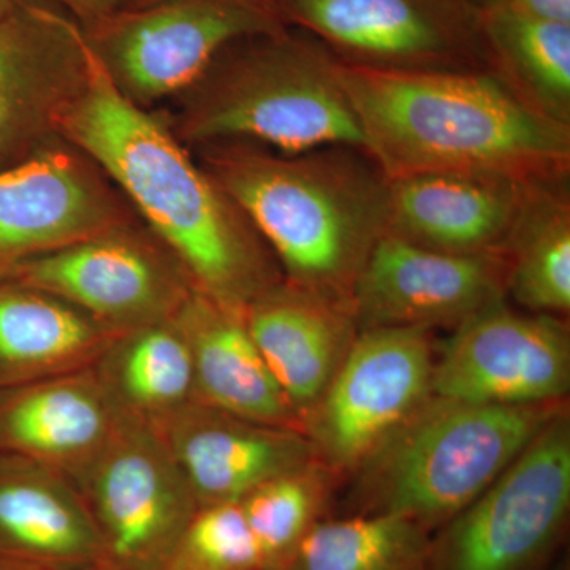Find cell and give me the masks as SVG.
Masks as SVG:
<instances>
[{
  "mask_svg": "<svg viewBox=\"0 0 570 570\" xmlns=\"http://www.w3.org/2000/svg\"><path fill=\"white\" fill-rule=\"evenodd\" d=\"M59 134L102 168L141 223L178 257L195 291L245 313L284 279L234 198L163 115L137 107L112 86L94 55L88 82L63 115Z\"/></svg>",
  "mask_w": 570,
  "mask_h": 570,
  "instance_id": "1",
  "label": "cell"
},
{
  "mask_svg": "<svg viewBox=\"0 0 570 570\" xmlns=\"http://www.w3.org/2000/svg\"><path fill=\"white\" fill-rule=\"evenodd\" d=\"M365 137L387 179L485 174L524 183L569 178L570 126L535 110L493 70H376L337 61Z\"/></svg>",
  "mask_w": 570,
  "mask_h": 570,
  "instance_id": "2",
  "label": "cell"
},
{
  "mask_svg": "<svg viewBox=\"0 0 570 570\" xmlns=\"http://www.w3.org/2000/svg\"><path fill=\"white\" fill-rule=\"evenodd\" d=\"M193 149L249 217L287 283L351 305L356 277L387 234V178L365 151L281 153L250 141Z\"/></svg>",
  "mask_w": 570,
  "mask_h": 570,
  "instance_id": "3",
  "label": "cell"
},
{
  "mask_svg": "<svg viewBox=\"0 0 570 570\" xmlns=\"http://www.w3.org/2000/svg\"><path fill=\"white\" fill-rule=\"evenodd\" d=\"M175 100L174 115L164 118L187 148L250 141L281 153L365 151L337 59L296 29L235 41Z\"/></svg>",
  "mask_w": 570,
  "mask_h": 570,
  "instance_id": "4",
  "label": "cell"
},
{
  "mask_svg": "<svg viewBox=\"0 0 570 570\" xmlns=\"http://www.w3.org/2000/svg\"><path fill=\"white\" fill-rule=\"evenodd\" d=\"M431 396L354 472L347 515H395L434 534L510 466L558 412Z\"/></svg>",
  "mask_w": 570,
  "mask_h": 570,
  "instance_id": "5",
  "label": "cell"
},
{
  "mask_svg": "<svg viewBox=\"0 0 570 570\" xmlns=\"http://www.w3.org/2000/svg\"><path fill=\"white\" fill-rule=\"evenodd\" d=\"M570 512V420L561 409L493 483L434 532L430 570H543Z\"/></svg>",
  "mask_w": 570,
  "mask_h": 570,
  "instance_id": "6",
  "label": "cell"
},
{
  "mask_svg": "<svg viewBox=\"0 0 570 570\" xmlns=\"http://www.w3.org/2000/svg\"><path fill=\"white\" fill-rule=\"evenodd\" d=\"M81 29L112 86L149 110L187 91L235 41L285 26L268 0H159Z\"/></svg>",
  "mask_w": 570,
  "mask_h": 570,
  "instance_id": "7",
  "label": "cell"
},
{
  "mask_svg": "<svg viewBox=\"0 0 570 570\" xmlns=\"http://www.w3.org/2000/svg\"><path fill=\"white\" fill-rule=\"evenodd\" d=\"M285 28L337 61L376 70H491L468 0H268Z\"/></svg>",
  "mask_w": 570,
  "mask_h": 570,
  "instance_id": "8",
  "label": "cell"
},
{
  "mask_svg": "<svg viewBox=\"0 0 570 570\" xmlns=\"http://www.w3.org/2000/svg\"><path fill=\"white\" fill-rule=\"evenodd\" d=\"M430 330H362L302 433L336 475L354 474L433 396Z\"/></svg>",
  "mask_w": 570,
  "mask_h": 570,
  "instance_id": "9",
  "label": "cell"
},
{
  "mask_svg": "<svg viewBox=\"0 0 570 570\" xmlns=\"http://www.w3.org/2000/svg\"><path fill=\"white\" fill-rule=\"evenodd\" d=\"M58 296L115 333L171 321L195 287L141 220L29 258L0 273Z\"/></svg>",
  "mask_w": 570,
  "mask_h": 570,
  "instance_id": "10",
  "label": "cell"
},
{
  "mask_svg": "<svg viewBox=\"0 0 570 570\" xmlns=\"http://www.w3.org/2000/svg\"><path fill=\"white\" fill-rule=\"evenodd\" d=\"M73 482L91 510L105 560L126 570L163 568L200 510L163 434L126 417Z\"/></svg>",
  "mask_w": 570,
  "mask_h": 570,
  "instance_id": "11",
  "label": "cell"
},
{
  "mask_svg": "<svg viewBox=\"0 0 570 570\" xmlns=\"http://www.w3.org/2000/svg\"><path fill=\"white\" fill-rule=\"evenodd\" d=\"M434 362L433 396L494 406L560 404L570 387V337L560 317L504 299L456 325Z\"/></svg>",
  "mask_w": 570,
  "mask_h": 570,
  "instance_id": "12",
  "label": "cell"
},
{
  "mask_svg": "<svg viewBox=\"0 0 570 570\" xmlns=\"http://www.w3.org/2000/svg\"><path fill=\"white\" fill-rule=\"evenodd\" d=\"M91 62L80 22L47 0H21L0 21V170L61 138Z\"/></svg>",
  "mask_w": 570,
  "mask_h": 570,
  "instance_id": "13",
  "label": "cell"
},
{
  "mask_svg": "<svg viewBox=\"0 0 570 570\" xmlns=\"http://www.w3.org/2000/svg\"><path fill=\"white\" fill-rule=\"evenodd\" d=\"M137 220L102 168L58 138L0 170V273Z\"/></svg>",
  "mask_w": 570,
  "mask_h": 570,
  "instance_id": "14",
  "label": "cell"
},
{
  "mask_svg": "<svg viewBox=\"0 0 570 570\" xmlns=\"http://www.w3.org/2000/svg\"><path fill=\"white\" fill-rule=\"evenodd\" d=\"M502 253H441L385 234L371 250L351 294L358 332L382 326L455 328L505 296Z\"/></svg>",
  "mask_w": 570,
  "mask_h": 570,
  "instance_id": "15",
  "label": "cell"
},
{
  "mask_svg": "<svg viewBox=\"0 0 570 570\" xmlns=\"http://www.w3.org/2000/svg\"><path fill=\"white\" fill-rule=\"evenodd\" d=\"M160 434L200 509L239 502L276 475L316 459L302 431L250 422L198 401Z\"/></svg>",
  "mask_w": 570,
  "mask_h": 570,
  "instance_id": "16",
  "label": "cell"
},
{
  "mask_svg": "<svg viewBox=\"0 0 570 570\" xmlns=\"http://www.w3.org/2000/svg\"><path fill=\"white\" fill-rule=\"evenodd\" d=\"M387 183L389 234L461 255L502 253L531 187L538 184L460 171Z\"/></svg>",
  "mask_w": 570,
  "mask_h": 570,
  "instance_id": "17",
  "label": "cell"
},
{
  "mask_svg": "<svg viewBox=\"0 0 570 570\" xmlns=\"http://www.w3.org/2000/svg\"><path fill=\"white\" fill-rule=\"evenodd\" d=\"M245 322L302 426L358 335L352 306L283 279L246 307Z\"/></svg>",
  "mask_w": 570,
  "mask_h": 570,
  "instance_id": "18",
  "label": "cell"
},
{
  "mask_svg": "<svg viewBox=\"0 0 570 570\" xmlns=\"http://www.w3.org/2000/svg\"><path fill=\"white\" fill-rule=\"evenodd\" d=\"M92 366L0 390V453L39 461L75 479L122 423Z\"/></svg>",
  "mask_w": 570,
  "mask_h": 570,
  "instance_id": "19",
  "label": "cell"
},
{
  "mask_svg": "<svg viewBox=\"0 0 570 570\" xmlns=\"http://www.w3.org/2000/svg\"><path fill=\"white\" fill-rule=\"evenodd\" d=\"M0 558L58 570L104 560L102 539L73 479L0 453Z\"/></svg>",
  "mask_w": 570,
  "mask_h": 570,
  "instance_id": "20",
  "label": "cell"
},
{
  "mask_svg": "<svg viewBox=\"0 0 570 570\" xmlns=\"http://www.w3.org/2000/svg\"><path fill=\"white\" fill-rule=\"evenodd\" d=\"M193 356L195 400L227 414L302 431L247 330L245 313L195 291L174 317Z\"/></svg>",
  "mask_w": 570,
  "mask_h": 570,
  "instance_id": "21",
  "label": "cell"
},
{
  "mask_svg": "<svg viewBox=\"0 0 570 570\" xmlns=\"http://www.w3.org/2000/svg\"><path fill=\"white\" fill-rule=\"evenodd\" d=\"M116 335L58 296L0 276V390L92 366Z\"/></svg>",
  "mask_w": 570,
  "mask_h": 570,
  "instance_id": "22",
  "label": "cell"
},
{
  "mask_svg": "<svg viewBox=\"0 0 570 570\" xmlns=\"http://www.w3.org/2000/svg\"><path fill=\"white\" fill-rule=\"evenodd\" d=\"M92 370L122 417L159 434L197 401L193 356L174 318L119 333Z\"/></svg>",
  "mask_w": 570,
  "mask_h": 570,
  "instance_id": "23",
  "label": "cell"
},
{
  "mask_svg": "<svg viewBox=\"0 0 570 570\" xmlns=\"http://www.w3.org/2000/svg\"><path fill=\"white\" fill-rule=\"evenodd\" d=\"M502 254L505 294L528 313L570 311V200L568 179L531 187Z\"/></svg>",
  "mask_w": 570,
  "mask_h": 570,
  "instance_id": "24",
  "label": "cell"
},
{
  "mask_svg": "<svg viewBox=\"0 0 570 570\" xmlns=\"http://www.w3.org/2000/svg\"><path fill=\"white\" fill-rule=\"evenodd\" d=\"M479 11L491 70L535 110L570 126V22L508 3Z\"/></svg>",
  "mask_w": 570,
  "mask_h": 570,
  "instance_id": "25",
  "label": "cell"
},
{
  "mask_svg": "<svg viewBox=\"0 0 570 570\" xmlns=\"http://www.w3.org/2000/svg\"><path fill=\"white\" fill-rule=\"evenodd\" d=\"M430 534L395 515L318 521L283 570H430Z\"/></svg>",
  "mask_w": 570,
  "mask_h": 570,
  "instance_id": "26",
  "label": "cell"
},
{
  "mask_svg": "<svg viewBox=\"0 0 570 570\" xmlns=\"http://www.w3.org/2000/svg\"><path fill=\"white\" fill-rule=\"evenodd\" d=\"M336 474L313 459L239 501L264 570H283L311 530L326 519Z\"/></svg>",
  "mask_w": 570,
  "mask_h": 570,
  "instance_id": "27",
  "label": "cell"
},
{
  "mask_svg": "<svg viewBox=\"0 0 570 570\" xmlns=\"http://www.w3.org/2000/svg\"><path fill=\"white\" fill-rule=\"evenodd\" d=\"M159 570H264L239 502L198 510Z\"/></svg>",
  "mask_w": 570,
  "mask_h": 570,
  "instance_id": "28",
  "label": "cell"
},
{
  "mask_svg": "<svg viewBox=\"0 0 570 570\" xmlns=\"http://www.w3.org/2000/svg\"><path fill=\"white\" fill-rule=\"evenodd\" d=\"M47 2L67 11L85 28L122 10L127 0H47Z\"/></svg>",
  "mask_w": 570,
  "mask_h": 570,
  "instance_id": "29",
  "label": "cell"
},
{
  "mask_svg": "<svg viewBox=\"0 0 570 570\" xmlns=\"http://www.w3.org/2000/svg\"><path fill=\"white\" fill-rule=\"evenodd\" d=\"M502 3L540 20L570 22V0H504Z\"/></svg>",
  "mask_w": 570,
  "mask_h": 570,
  "instance_id": "30",
  "label": "cell"
},
{
  "mask_svg": "<svg viewBox=\"0 0 570 570\" xmlns=\"http://www.w3.org/2000/svg\"><path fill=\"white\" fill-rule=\"evenodd\" d=\"M0 570H58V569L47 568V566L31 564V562L6 560V558H0Z\"/></svg>",
  "mask_w": 570,
  "mask_h": 570,
  "instance_id": "31",
  "label": "cell"
},
{
  "mask_svg": "<svg viewBox=\"0 0 570 570\" xmlns=\"http://www.w3.org/2000/svg\"><path fill=\"white\" fill-rule=\"evenodd\" d=\"M67 570H126L121 568V566L115 564V562L108 560H99L94 562H88V564L77 566V568H71Z\"/></svg>",
  "mask_w": 570,
  "mask_h": 570,
  "instance_id": "32",
  "label": "cell"
},
{
  "mask_svg": "<svg viewBox=\"0 0 570 570\" xmlns=\"http://www.w3.org/2000/svg\"><path fill=\"white\" fill-rule=\"evenodd\" d=\"M21 0H0V21L13 11Z\"/></svg>",
  "mask_w": 570,
  "mask_h": 570,
  "instance_id": "33",
  "label": "cell"
},
{
  "mask_svg": "<svg viewBox=\"0 0 570 570\" xmlns=\"http://www.w3.org/2000/svg\"><path fill=\"white\" fill-rule=\"evenodd\" d=\"M469 3L475 7V9H489V7L498 6V3L504 2V0H468Z\"/></svg>",
  "mask_w": 570,
  "mask_h": 570,
  "instance_id": "34",
  "label": "cell"
},
{
  "mask_svg": "<svg viewBox=\"0 0 570 570\" xmlns=\"http://www.w3.org/2000/svg\"><path fill=\"white\" fill-rule=\"evenodd\" d=\"M156 2H159V0H127L124 9H141V7L151 6Z\"/></svg>",
  "mask_w": 570,
  "mask_h": 570,
  "instance_id": "35",
  "label": "cell"
}]
</instances>
